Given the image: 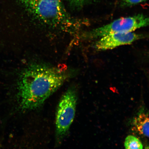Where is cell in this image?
I'll use <instances>...</instances> for the list:
<instances>
[{
  "label": "cell",
  "mask_w": 149,
  "mask_h": 149,
  "mask_svg": "<svg viewBox=\"0 0 149 149\" xmlns=\"http://www.w3.org/2000/svg\"><path fill=\"white\" fill-rule=\"evenodd\" d=\"M124 146L126 149L143 148L142 143L137 138L132 135L128 136L125 139Z\"/></svg>",
  "instance_id": "cell-6"
},
{
  "label": "cell",
  "mask_w": 149,
  "mask_h": 149,
  "mask_svg": "<svg viewBox=\"0 0 149 149\" xmlns=\"http://www.w3.org/2000/svg\"><path fill=\"white\" fill-rule=\"evenodd\" d=\"M20 1L26 8L37 0H20Z\"/></svg>",
  "instance_id": "cell-9"
},
{
  "label": "cell",
  "mask_w": 149,
  "mask_h": 149,
  "mask_svg": "<svg viewBox=\"0 0 149 149\" xmlns=\"http://www.w3.org/2000/svg\"><path fill=\"white\" fill-rule=\"evenodd\" d=\"M134 124L136 130L142 135L149 137L148 115L145 113H141L136 117L134 121Z\"/></svg>",
  "instance_id": "cell-5"
},
{
  "label": "cell",
  "mask_w": 149,
  "mask_h": 149,
  "mask_svg": "<svg viewBox=\"0 0 149 149\" xmlns=\"http://www.w3.org/2000/svg\"><path fill=\"white\" fill-rule=\"evenodd\" d=\"M145 36L133 32L111 33L100 38L95 43L94 47L100 51L111 49L118 46L131 44L144 38Z\"/></svg>",
  "instance_id": "cell-4"
},
{
  "label": "cell",
  "mask_w": 149,
  "mask_h": 149,
  "mask_svg": "<svg viewBox=\"0 0 149 149\" xmlns=\"http://www.w3.org/2000/svg\"><path fill=\"white\" fill-rule=\"evenodd\" d=\"M71 6L76 8H80L87 4L91 0H68Z\"/></svg>",
  "instance_id": "cell-7"
},
{
  "label": "cell",
  "mask_w": 149,
  "mask_h": 149,
  "mask_svg": "<svg viewBox=\"0 0 149 149\" xmlns=\"http://www.w3.org/2000/svg\"><path fill=\"white\" fill-rule=\"evenodd\" d=\"M147 0H122L120 6L123 7H127L133 6L139 3H143Z\"/></svg>",
  "instance_id": "cell-8"
},
{
  "label": "cell",
  "mask_w": 149,
  "mask_h": 149,
  "mask_svg": "<svg viewBox=\"0 0 149 149\" xmlns=\"http://www.w3.org/2000/svg\"><path fill=\"white\" fill-rule=\"evenodd\" d=\"M67 71L44 64L29 65L20 74L18 86L19 104L24 111L36 109L44 103L69 77Z\"/></svg>",
  "instance_id": "cell-1"
},
{
  "label": "cell",
  "mask_w": 149,
  "mask_h": 149,
  "mask_svg": "<svg viewBox=\"0 0 149 149\" xmlns=\"http://www.w3.org/2000/svg\"><path fill=\"white\" fill-rule=\"evenodd\" d=\"M77 97L74 88L65 93L59 102L56 115V135L60 141L68 133L75 116Z\"/></svg>",
  "instance_id": "cell-3"
},
{
  "label": "cell",
  "mask_w": 149,
  "mask_h": 149,
  "mask_svg": "<svg viewBox=\"0 0 149 149\" xmlns=\"http://www.w3.org/2000/svg\"><path fill=\"white\" fill-rule=\"evenodd\" d=\"M148 25V17L137 14L118 19L107 25L87 31L83 33L82 36L85 40H94L111 33L133 32Z\"/></svg>",
  "instance_id": "cell-2"
}]
</instances>
